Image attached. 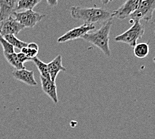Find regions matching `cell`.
I'll return each instance as SVG.
<instances>
[{
	"instance_id": "6da1fadb",
	"label": "cell",
	"mask_w": 155,
	"mask_h": 139,
	"mask_svg": "<svg viewBox=\"0 0 155 139\" xmlns=\"http://www.w3.org/2000/svg\"><path fill=\"white\" fill-rule=\"evenodd\" d=\"M70 15L76 20L84 22L85 24H104L112 19V12L102 8H82L73 6L70 8Z\"/></svg>"
},
{
	"instance_id": "7a4b0ae2",
	"label": "cell",
	"mask_w": 155,
	"mask_h": 139,
	"mask_svg": "<svg viewBox=\"0 0 155 139\" xmlns=\"http://www.w3.org/2000/svg\"><path fill=\"white\" fill-rule=\"evenodd\" d=\"M112 25V19L106 22L98 30L94 31H88L82 37V39L93 46L99 48L105 56H111V51L109 47V35Z\"/></svg>"
},
{
	"instance_id": "3957f363",
	"label": "cell",
	"mask_w": 155,
	"mask_h": 139,
	"mask_svg": "<svg viewBox=\"0 0 155 139\" xmlns=\"http://www.w3.org/2000/svg\"><path fill=\"white\" fill-rule=\"evenodd\" d=\"M145 28L140 21H134L133 25L128 30L114 38L116 42L127 44L132 48H134L137 44L138 40L143 36Z\"/></svg>"
},
{
	"instance_id": "277c9868",
	"label": "cell",
	"mask_w": 155,
	"mask_h": 139,
	"mask_svg": "<svg viewBox=\"0 0 155 139\" xmlns=\"http://www.w3.org/2000/svg\"><path fill=\"white\" fill-rule=\"evenodd\" d=\"M155 9V0H143L136 10L129 15L130 23L134 21L150 22L153 16Z\"/></svg>"
},
{
	"instance_id": "5b68a950",
	"label": "cell",
	"mask_w": 155,
	"mask_h": 139,
	"mask_svg": "<svg viewBox=\"0 0 155 139\" xmlns=\"http://www.w3.org/2000/svg\"><path fill=\"white\" fill-rule=\"evenodd\" d=\"M46 15L41 14L33 10L14 12L12 16L26 28H34Z\"/></svg>"
},
{
	"instance_id": "8992f818",
	"label": "cell",
	"mask_w": 155,
	"mask_h": 139,
	"mask_svg": "<svg viewBox=\"0 0 155 139\" xmlns=\"http://www.w3.org/2000/svg\"><path fill=\"white\" fill-rule=\"evenodd\" d=\"M96 26L94 24H84L80 26L74 28L72 30L68 31L58 39V43H65L67 41L82 38L84 35L88 33V31L95 30Z\"/></svg>"
},
{
	"instance_id": "52a82bcc",
	"label": "cell",
	"mask_w": 155,
	"mask_h": 139,
	"mask_svg": "<svg viewBox=\"0 0 155 139\" xmlns=\"http://www.w3.org/2000/svg\"><path fill=\"white\" fill-rule=\"evenodd\" d=\"M25 28L23 25L19 23L12 15L4 20L0 22V35L3 37L10 34L16 35Z\"/></svg>"
},
{
	"instance_id": "ba28073f",
	"label": "cell",
	"mask_w": 155,
	"mask_h": 139,
	"mask_svg": "<svg viewBox=\"0 0 155 139\" xmlns=\"http://www.w3.org/2000/svg\"><path fill=\"white\" fill-rule=\"evenodd\" d=\"M143 0H127L118 9L112 11V17L124 19L129 17L140 5Z\"/></svg>"
},
{
	"instance_id": "9c48e42d",
	"label": "cell",
	"mask_w": 155,
	"mask_h": 139,
	"mask_svg": "<svg viewBox=\"0 0 155 139\" xmlns=\"http://www.w3.org/2000/svg\"><path fill=\"white\" fill-rule=\"evenodd\" d=\"M41 86L42 91L51 98L55 104L58 103V97L57 93V86L56 82H53L50 78H46L40 76Z\"/></svg>"
},
{
	"instance_id": "30bf717a",
	"label": "cell",
	"mask_w": 155,
	"mask_h": 139,
	"mask_svg": "<svg viewBox=\"0 0 155 139\" xmlns=\"http://www.w3.org/2000/svg\"><path fill=\"white\" fill-rule=\"evenodd\" d=\"M12 76L15 80L24 82L25 84L31 86H37V82L34 78V72L33 71L26 69L14 70L12 72Z\"/></svg>"
},
{
	"instance_id": "8fae6325",
	"label": "cell",
	"mask_w": 155,
	"mask_h": 139,
	"mask_svg": "<svg viewBox=\"0 0 155 139\" xmlns=\"http://www.w3.org/2000/svg\"><path fill=\"white\" fill-rule=\"evenodd\" d=\"M18 0H0V22L8 18L15 12Z\"/></svg>"
},
{
	"instance_id": "7c38bea8",
	"label": "cell",
	"mask_w": 155,
	"mask_h": 139,
	"mask_svg": "<svg viewBox=\"0 0 155 139\" xmlns=\"http://www.w3.org/2000/svg\"><path fill=\"white\" fill-rule=\"evenodd\" d=\"M47 66L50 80L53 82H56V79L60 72L66 71V68L62 65V58L60 54L57 56L50 62L47 64Z\"/></svg>"
},
{
	"instance_id": "4fadbf2b",
	"label": "cell",
	"mask_w": 155,
	"mask_h": 139,
	"mask_svg": "<svg viewBox=\"0 0 155 139\" xmlns=\"http://www.w3.org/2000/svg\"><path fill=\"white\" fill-rule=\"evenodd\" d=\"M41 0H18L15 12L24 10H33V9Z\"/></svg>"
},
{
	"instance_id": "5bb4252c",
	"label": "cell",
	"mask_w": 155,
	"mask_h": 139,
	"mask_svg": "<svg viewBox=\"0 0 155 139\" xmlns=\"http://www.w3.org/2000/svg\"><path fill=\"white\" fill-rule=\"evenodd\" d=\"M134 48V54L136 57L140 59L146 58L149 54L150 48L147 43H139L135 45Z\"/></svg>"
},
{
	"instance_id": "9a60e30c",
	"label": "cell",
	"mask_w": 155,
	"mask_h": 139,
	"mask_svg": "<svg viewBox=\"0 0 155 139\" xmlns=\"http://www.w3.org/2000/svg\"><path fill=\"white\" fill-rule=\"evenodd\" d=\"M5 60L8 61V62L10 64L15 68V70H21L25 69V67L24 66V64H22L21 62H19L18 60L17 54L16 53L12 54H4Z\"/></svg>"
},
{
	"instance_id": "2e32d148",
	"label": "cell",
	"mask_w": 155,
	"mask_h": 139,
	"mask_svg": "<svg viewBox=\"0 0 155 139\" xmlns=\"http://www.w3.org/2000/svg\"><path fill=\"white\" fill-rule=\"evenodd\" d=\"M31 61H33L35 66L37 67L38 70L40 73V76H43L44 78H46L50 79L49 73H48V70L47 64L43 62L42 61H41L40 59H39L38 57L34 58L33 59L31 60Z\"/></svg>"
},
{
	"instance_id": "e0dca14e",
	"label": "cell",
	"mask_w": 155,
	"mask_h": 139,
	"mask_svg": "<svg viewBox=\"0 0 155 139\" xmlns=\"http://www.w3.org/2000/svg\"><path fill=\"white\" fill-rule=\"evenodd\" d=\"M4 38L5 40H7L9 44H12L14 47V48H18L19 50H21L22 48L28 46L27 42H25V41L19 40L14 35H6L4 36Z\"/></svg>"
},
{
	"instance_id": "ac0fdd59",
	"label": "cell",
	"mask_w": 155,
	"mask_h": 139,
	"mask_svg": "<svg viewBox=\"0 0 155 139\" xmlns=\"http://www.w3.org/2000/svg\"><path fill=\"white\" fill-rule=\"evenodd\" d=\"M0 44L4 50V54H12L15 52L14 47L9 44L7 40H5L1 35H0Z\"/></svg>"
},
{
	"instance_id": "d6986e66",
	"label": "cell",
	"mask_w": 155,
	"mask_h": 139,
	"mask_svg": "<svg viewBox=\"0 0 155 139\" xmlns=\"http://www.w3.org/2000/svg\"><path fill=\"white\" fill-rule=\"evenodd\" d=\"M38 51H39V49H35V48H29L28 46L22 48L21 49V52L26 55L29 58H30L31 60L33 59L34 58L37 57L38 54Z\"/></svg>"
},
{
	"instance_id": "ffe728a7",
	"label": "cell",
	"mask_w": 155,
	"mask_h": 139,
	"mask_svg": "<svg viewBox=\"0 0 155 139\" xmlns=\"http://www.w3.org/2000/svg\"><path fill=\"white\" fill-rule=\"evenodd\" d=\"M16 54H17V56H18V60H19V62H21L22 64L29 62V61H31L30 58H29L26 55L21 52V51L20 52L16 53Z\"/></svg>"
},
{
	"instance_id": "44dd1931",
	"label": "cell",
	"mask_w": 155,
	"mask_h": 139,
	"mask_svg": "<svg viewBox=\"0 0 155 139\" xmlns=\"http://www.w3.org/2000/svg\"><path fill=\"white\" fill-rule=\"evenodd\" d=\"M48 4L49 5L50 7H56L58 5V0H46Z\"/></svg>"
},
{
	"instance_id": "7402d4cb",
	"label": "cell",
	"mask_w": 155,
	"mask_h": 139,
	"mask_svg": "<svg viewBox=\"0 0 155 139\" xmlns=\"http://www.w3.org/2000/svg\"><path fill=\"white\" fill-rule=\"evenodd\" d=\"M101 2L103 5H107L110 2V0H101Z\"/></svg>"
},
{
	"instance_id": "603a6c76",
	"label": "cell",
	"mask_w": 155,
	"mask_h": 139,
	"mask_svg": "<svg viewBox=\"0 0 155 139\" xmlns=\"http://www.w3.org/2000/svg\"><path fill=\"white\" fill-rule=\"evenodd\" d=\"M113 1V0H110V2H112Z\"/></svg>"
}]
</instances>
